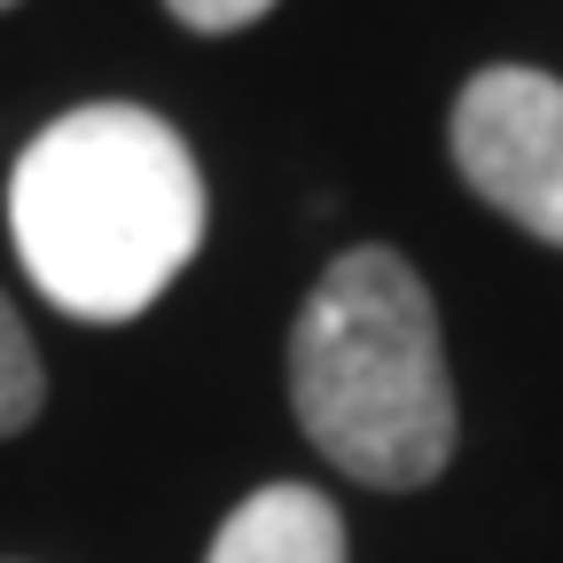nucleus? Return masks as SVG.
<instances>
[{"instance_id": "obj_1", "label": "nucleus", "mask_w": 563, "mask_h": 563, "mask_svg": "<svg viewBox=\"0 0 563 563\" xmlns=\"http://www.w3.org/2000/svg\"><path fill=\"white\" fill-rule=\"evenodd\" d=\"M9 235L47 306L133 321L203 251V173L157 110L87 102L16 157Z\"/></svg>"}, {"instance_id": "obj_2", "label": "nucleus", "mask_w": 563, "mask_h": 563, "mask_svg": "<svg viewBox=\"0 0 563 563\" xmlns=\"http://www.w3.org/2000/svg\"><path fill=\"white\" fill-rule=\"evenodd\" d=\"M290 407L306 439L376 493H415L454 462V376L422 274L361 243L344 251L290 329Z\"/></svg>"}, {"instance_id": "obj_3", "label": "nucleus", "mask_w": 563, "mask_h": 563, "mask_svg": "<svg viewBox=\"0 0 563 563\" xmlns=\"http://www.w3.org/2000/svg\"><path fill=\"white\" fill-rule=\"evenodd\" d=\"M454 165L462 180L563 251V79L525 63H493L454 102Z\"/></svg>"}, {"instance_id": "obj_4", "label": "nucleus", "mask_w": 563, "mask_h": 563, "mask_svg": "<svg viewBox=\"0 0 563 563\" xmlns=\"http://www.w3.org/2000/svg\"><path fill=\"white\" fill-rule=\"evenodd\" d=\"M203 563H344V517L313 485H258Z\"/></svg>"}, {"instance_id": "obj_5", "label": "nucleus", "mask_w": 563, "mask_h": 563, "mask_svg": "<svg viewBox=\"0 0 563 563\" xmlns=\"http://www.w3.org/2000/svg\"><path fill=\"white\" fill-rule=\"evenodd\" d=\"M40 399H47L40 344H32V329L16 321V306L0 298V439H9V431H24V422L40 415Z\"/></svg>"}, {"instance_id": "obj_6", "label": "nucleus", "mask_w": 563, "mask_h": 563, "mask_svg": "<svg viewBox=\"0 0 563 563\" xmlns=\"http://www.w3.org/2000/svg\"><path fill=\"white\" fill-rule=\"evenodd\" d=\"M165 9L188 24V32H243V24H258L274 0H165Z\"/></svg>"}, {"instance_id": "obj_7", "label": "nucleus", "mask_w": 563, "mask_h": 563, "mask_svg": "<svg viewBox=\"0 0 563 563\" xmlns=\"http://www.w3.org/2000/svg\"><path fill=\"white\" fill-rule=\"evenodd\" d=\"M0 9H16V0H0Z\"/></svg>"}]
</instances>
